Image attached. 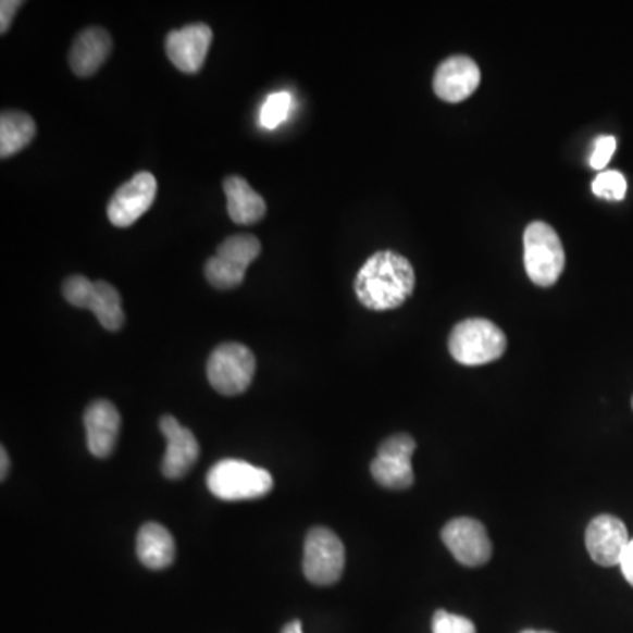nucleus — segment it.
Instances as JSON below:
<instances>
[{"instance_id": "1", "label": "nucleus", "mask_w": 633, "mask_h": 633, "mask_svg": "<svg viewBox=\"0 0 633 633\" xmlns=\"http://www.w3.org/2000/svg\"><path fill=\"white\" fill-rule=\"evenodd\" d=\"M415 289V271L409 259L382 250L373 253L358 271L353 290L359 303L373 312H387L404 307Z\"/></svg>"}, {"instance_id": "2", "label": "nucleus", "mask_w": 633, "mask_h": 633, "mask_svg": "<svg viewBox=\"0 0 633 633\" xmlns=\"http://www.w3.org/2000/svg\"><path fill=\"white\" fill-rule=\"evenodd\" d=\"M507 350V336L487 319H467L456 324L449 336V352L464 367H481L500 359Z\"/></svg>"}, {"instance_id": "3", "label": "nucleus", "mask_w": 633, "mask_h": 633, "mask_svg": "<svg viewBox=\"0 0 633 633\" xmlns=\"http://www.w3.org/2000/svg\"><path fill=\"white\" fill-rule=\"evenodd\" d=\"M207 484L219 500H256L271 492L273 477L268 470L241 459H222L208 472Z\"/></svg>"}, {"instance_id": "4", "label": "nucleus", "mask_w": 633, "mask_h": 633, "mask_svg": "<svg viewBox=\"0 0 633 633\" xmlns=\"http://www.w3.org/2000/svg\"><path fill=\"white\" fill-rule=\"evenodd\" d=\"M524 270L538 287H551L564 270V248L560 236L546 222H532L523 236Z\"/></svg>"}, {"instance_id": "5", "label": "nucleus", "mask_w": 633, "mask_h": 633, "mask_svg": "<svg viewBox=\"0 0 633 633\" xmlns=\"http://www.w3.org/2000/svg\"><path fill=\"white\" fill-rule=\"evenodd\" d=\"M261 256V241L252 235L224 239L213 258L208 259L204 275L215 289H236L244 284L247 268Z\"/></svg>"}, {"instance_id": "6", "label": "nucleus", "mask_w": 633, "mask_h": 633, "mask_svg": "<svg viewBox=\"0 0 633 633\" xmlns=\"http://www.w3.org/2000/svg\"><path fill=\"white\" fill-rule=\"evenodd\" d=\"M62 294L73 307L87 308L94 312L104 330L119 331L124 326L122 298L119 290L108 282H90L87 276L73 275L62 285Z\"/></svg>"}, {"instance_id": "7", "label": "nucleus", "mask_w": 633, "mask_h": 633, "mask_svg": "<svg viewBox=\"0 0 633 633\" xmlns=\"http://www.w3.org/2000/svg\"><path fill=\"white\" fill-rule=\"evenodd\" d=\"M208 381L224 396L241 395L252 384L256 358L252 350L241 344H222L208 359Z\"/></svg>"}, {"instance_id": "8", "label": "nucleus", "mask_w": 633, "mask_h": 633, "mask_svg": "<svg viewBox=\"0 0 633 633\" xmlns=\"http://www.w3.org/2000/svg\"><path fill=\"white\" fill-rule=\"evenodd\" d=\"M345 569V547L330 528L316 526L305 541L303 572L315 586L338 583Z\"/></svg>"}, {"instance_id": "9", "label": "nucleus", "mask_w": 633, "mask_h": 633, "mask_svg": "<svg viewBox=\"0 0 633 633\" xmlns=\"http://www.w3.org/2000/svg\"><path fill=\"white\" fill-rule=\"evenodd\" d=\"M415 447L412 436L405 433L382 442L370 467L373 479L387 489H409L413 484L412 455Z\"/></svg>"}, {"instance_id": "10", "label": "nucleus", "mask_w": 633, "mask_h": 633, "mask_svg": "<svg viewBox=\"0 0 633 633\" xmlns=\"http://www.w3.org/2000/svg\"><path fill=\"white\" fill-rule=\"evenodd\" d=\"M442 541L458 563L481 567L492 560L493 546L486 528L472 518L452 519L442 530Z\"/></svg>"}, {"instance_id": "11", "label": "nucleus", "mask_w": 633, "mask_h": 633, "mask_svg": "<svg viewBox=\"0 0 633 633\" xmlns=\"http://www.w3.org/2000/svg\"><path fill=\"white\" fill-rule=\"evenodd\" d=\"M157 198V179L152 173L142 171L134 175L127 184L116 188L115 196L108 204V216L116 227L136 224Z\"/></svg>"}, {"instance_id": "12", "label": "nucleus", "mask_w": 633, "mask_h": 633, "mask_svg": "<svg viewBox=\"0 0 633 633\" xmlns=\"http://www.w3.org/2000/svg\"><path fill=\"white\" fill-rule=\"evenodd\" d=\"M213 33L204 24H193L173 30L165 37V53L171 64L185 74H196L201 71L208 57Z\"/></svg>"}, {"instance_id": "13", "label": "nucleus", "mask_w": 633, "mask_h": 633, "mask_svg": "<svg viewBox=\"0 0 633 633\" xmlns=\"http://www.w3.org/2000/svg\"><path fill=\"white\" fill-rule=\"evenodd\" d=\"M479 85H481V70L477 62L464 55H455L444 60L433 78L436 96L449 104L467 101L477 90Z\"/></svg>"}, {"instance_id": "14", "label": "nucleus", "mask_w": 633, "mask_h": 633, "mask_svg": "<svg viewBox=\"0 0 633 633\" xmlns=\"http://www.w3.org/2000/svg\"><path fill=\"white\" fill-rule=\"evenodd\" d=\"M629 544V530L616 516H597L587 524L586 549L593 561L600 567L620 564Z\"/></svg>"}, {"instance_id": "15", "label": "nucleus", "mask_w": 633, "mask_h": 633, "mask_svg": "<svg viewBox=\"0 0 633 633\" xmlns=\"http://www.w3.org/2000/svg\"><path fill=\"white\" fill-rule=\"evenodd\" d=\"M159 426L167 440V449L162 459V473L167 479H182L198 461V440L194 433L182 426L173 415L161 418Z\"/></svg>"}, {"instance_id": "16", "label": "nucleus", "mask_w": 633, "mask_h": 633, "mask_svg": "<svg viewBox=\"0 0 633 633\" xmlns=\"http://www.w3.org/2000/svg\"><path fill=\"white\" fill-rule=\"evenodd\" d=\"M83 422H85L90 455L99 459L111 456L119 440L120 426H122V418L115 405L108 399H97L88 405Z\"/></svg>"}, {"instance_id": "17", "label": "nucleus", "mask_w": 633, "mask_h": 633, "mask_svg": "<svg viewBox=\"0 0 633 633\" xmlns=\"http://www.w3.org/2000/svg\"><path fill=\"white\" fill-rule=\"evenodd\" d=\"M113 41L108 30L101 27H90L78 34L71 47V70L79 78H88L101 70L105 59L110 57Z\"/></svg>"}, {"instance_id": "18", "label": "nucleus", "mask_w": 633, "mask_h": 633, "mask_svg": "<svg viewBox=\"0 0 633 633\" xmlns=\"http://www.w3.org/2000/svg\"><path fill=\"white\" fill-rule=\"evenodd\" d=\"M224 193L227 198V213L235 224H256L266 215V201L241 176H227L224 179Z\"/></svg>"}, {"instance_id": "19", "label": "nucleus", "mask_w": 633, "mask_h": 633, "mask_svg": "<svg viewBox=\"0 0 633 633\" xmlns=\"http://www.w3.org/2000/svg\"><path fill=\"white\" fill-rule=\"evenodd\" d=\"M136 551L147 569H167L175 561V538L162 524L147 523L139 530Z\"/></svg>"}, {"instance_id": "20", "label": "nucleus", "mask_w": 633, "mask_h": 633, "mask_svg": "<svg viewBox=\"0 0 633 633\" xmlns=\"http://www.w3.org/2000/svg\"><path fill=\"white\" fill-rule=\"evenodd\" d=\"M36 122L24 111H4L0 116V157L22 152L36 138Z\"/></svg>"}, {"instance_id": "21", "label": "nucleus", "mask_w": 633, "mask_h": 633, "mask_svg": "<svg viewBox=\"0 0 633 633\" xmlns=\"http://www.w3.org/2000/svg\"><path fill=\"white\" fill-rule=\"evenodd\" d=\"M293 104V96L289 92L271 94L262 104L259 124L266 131H275L290 115Z\"/></svg>"}, {"instance_id": "22", "label": "nucleus", "mask_w": 633, "mask_h": 633, "mask_svg": "<svg viewBox=\"0 0 633 633\" xmlns=\"http://www.w3.org/2000/svg\"><path fill=\"white\" fill-rule=\"evenodd\" d=\"M626 188V178L620 171H601L592 184L593 194L606 201H623Z\"/></svg>"}, {"instance_id": "23", "label": "nucleus", "mask_w": 633, "mask_h": 633, "mask_svg": "<svg viewBox=\"0 0 633 633\" xmlns=\"http://www.w3.org/2000/svg\"><path fill=\"white\" fill-rule=\"evenodd\" d=\"M433 633H477L475 624L464 616L436 610L432 623Z\"/></svg>"}, {"instance_id": "24", "label": "nucleus", "mask_w": 633, "mask_h": 633, "mask_svg": "<svg viewBox=\"0 0 633 633\" xmlns=\"http://www.w3.org/2000/svg\"><path fill=\"white\" fill-rule=\"evenodd\" d=\"M616 147H618V141H616L615 136H600V138H597L595 147H593L592 157H589V165H592L593 170H606L610 159L615 156Z\"/></svg>"}, {"instance_id": "25", "label": "nucleus", "mask_w": 633, "mask_h": 633, "mask_svg": "<svg viewBox=\"0 0 633 633\" xmlns=\"http://www.w3.org/2000/svg\"><path fill=\"white\" fill-rule=\"evenodd\" d=\"M22 2L18 0H4L0 4V33L5 34L10 30L11 22H13L14 14L20 10Z\"/></svg>"}, {"instance_id": "26", "label": "nucleus", "mask_w": 633, "mask_h": 633, "mask_svg": "<svg viewBox=\"0 0 633 633\" xmlns=\"http://www.w3.org/2000/svg\"><path fill=\"white\" fill-rule=\"evenodd\" d=\"M620 567L624 579L629 581L630 586H633V538L630 541L629 547L624 549Z\"/></svg>"}, {"instance_id": "27", "label": "nucleus", "mask_w": 633, "mask_h": 633, "mask_svg": "<svg viewBox=\"0 0 633 633\" xmlns=\"http://www.w3.org/2000/svg\"><path fill=\"white\" fill-rule=\"evenodd\" d=\"M0 456H2V461H0V463H2V470H0L2 475H0V477H2V481H4L5 475H8V472H10V456H8V452H5L4 447H2V450H0Z\"/></svg>"}, {"instance_id": "28", "label": "nucleus", "mask_w": 633, "mask_h": 633, "mask_svg": "<svg viewBox=\"0 0 633 633\" xmlns=\"http://www.w3.org/2000/svg\"><path fill=\"white\" fill-rule=\"evenodd\" d=\"M282 633H303V626H301V621H293V623L285 624V629Z\"/></svg>"}, {"instance_id": "29", "label": "nucleus", "mask_w": 633, "mask_h": 633, "mask_svg": "<svg viewBox=\"0 0 633 633\" xmlns=\"http://www.w3.org/2000/svg\"><path fill=\"white\" fill-rule=\"evenodd\" d=\"M521 633H553V632H538V630H524V632Z\"/></svg>"}, {"instance_id": "30", "label": "nucleus", "mask_w": 633, "mask_h": 633, "mask_svg": "<svg viewBox=\"0 0 633 633\" xmlns=\"http://www.w3.org/2000/svg\"><path fill=\"white\" fill-rule=\"evenodd\" d=\"M632 405H633V401H632Z\"/></svg>"}]
</instances>
